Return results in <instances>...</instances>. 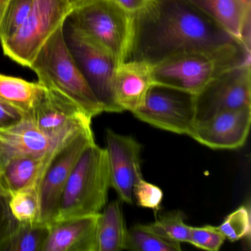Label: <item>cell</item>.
I'll return each mask as SVG.
<instances>
[{"label":"cell","instance_id":"obj_1","mask_svg":"<svg viewBox=\"0 0 251 251\" xmlns=\"http://www.w3.org/2000/svg\"><path fill=\"white\" fill-rule=\"evenodd\" d=\"M185 54H202L242 65L251 51L185 0H148L131 14L130 42L125 61L151 66Z\"/></svg>","mask_w":251,"mask_h":251},{"label":"cell","instance_id":"obj_2","mask_svg":"<svg viewBox=\"0 0 251 251\" xmlns=\"http://www.w3.org/2000/svg\"><path fill=\"white\" fill-rule=\"evenodd\" d=\"M64 24L45 41L28 68L48 89L61 92L75 102L89 118L104 112L72 55L64 36Z\"/></svg>","mask_w":251,"mask_h":251},{"label":"cell","instance_id":"obj_3","mask_svg":"<svg viewBox=\"0 0 251 251\" xmlns=\"http://www.w3.org/2000/svg\"><path fill=\"white\" fill-rule=\"evenodd\" d=\"M110 187L106 149L93 142L82 153L69 177L54 221L100 214L106 205Z\"/></svg>","mask_w":251,"mask_h":251},{"label":"cell","instance_id":"obj_4","mask_svg":"<svg viewBox=\"0 0 251 251\" xmlns=\"http://www.w3.org/2000/svg\"><path fill=\"white\" fill-rule=\"evenodd\" d=\"M67 23L95 39L122 64L126 60L131 14L113 0H86L72 10Z\"/></svg>","mask_w":251,"mask_h":251},{"label":"cell","instance_id":"obj_5","mask_svg":"<svg viewBox=\"0 0 251 251\" xmlns=\"http://www.w3.org/2000/svg\"><path fill=\"white\" fill-rule=\"evenodd\" d=\"M68 25L64 30L66 42L89 87L102 105L104 111L123 112L116 102L114 80L120 65L114 56L95 39Z\"/></svg>","mask_w":251,"mask_h":251},{"label":"cell","instance_id":"obj_6","mask_svg":"<svg viewBox=\"0 0 251 251\" xmlns=\"http://www.w3.org/2000/svg\"><path fill=\"white\" fill-rule=\"evenodd\" d=\"M93 142V131L89 126L66 138L58 147L39 180L38 222L50 225L55 220L69 177L82 153Z\"/></svg>","mask_w":251,"mask_h":251},{"label":"cell","instance_id":"obj_7","mask_svg":"<svg viewBox=\"0 0 251 251\" xmlns=\"http://www.w3.org/2000/svg\"><path fill=\"white\" fill-rule=\"evenodd\" d=\"M67 0H35L17 33L1 44L4 54L14 62L29 67L45 41L65 23L72 11Z\"/></svg>","mask_w":251,"mask_h":251},{"label":"cell","instance_id":"obj_8","mask_svg":"<svg viewBox=\"0 0 251 251\" xmlns=\"http://www.w3.org/2000/svg\"><path fill=\"white\" fill-rule=\"evenodd\" d=\"M133 115L157 128L189 136L195 123V95L176 88L153 84Z\"/></svg>","mask_w":251,"mask_h":251},{"label":"cell","instance_id":"obj_9","mask_svg":"<svg viewBox=\"0 0 251 251\" xmlns=\"http://www.w3.org/2000/svg\"><path fill=\"white\" fill-rule=\"evenodd\" d=\"M243 108H251V62L225 70L195 95L196 122Z\"/></svg>","mask_w":251,"mask_h":251},{"label":"cell","instance_id":"obj_10","mask_svg":"<svg viewBox=\"0 0 251 251\" xmlns=\"http://www.w3.org/2000/svg\"><path fill=\"white\" fill-rule=\"evenodd\" d=\"M236 66L202 54H185L152 66V81L196 95L211 79Z\"/></svg>","mask_w":251,"mask_h":251},{"label":"cell","instance_id":"obj_11","mask_svg":"<svg viewBox=\"0 0 251 251\" xmlns=\"http://www.w3.org/2000/svg\"><path fill=\"white\" fill-rule=\"evenodd\" d=\"M30 114L36 127L52 139L92 126V119L73 100L44 86Z\"/></svg>","mask_w":251,"mask_h":251},{"label":"cell","instance_id":"obj_12","mask_svg":"<svg viewBox=\"0 0 251 251\" xmlns=\"http://www.w3.org/2000/svg\"><path fill=\"white\" fill-rule=\"evenodd\" d=\"M105 149L108 155L111 186L123 202L133 204V188L142 177L140 144L132 136L106 130Z\"/></svg>","mask_w":251,"mask_h":251},{"label":"cell","instance_id":"obj_13","mask_svg":"<svg viewBox=\"0 0 251 251\" xmlns=\"http://www.w3.org/2000/svg\"><path fill=\"white\" fill-rule=\"evenodd\" d=\"M251 124V108L225 111L196 122L189 136L211 149H238L246 142Z\"/></svg>","mask_w":251,"mask_h":251},{"label":"cell","instance_id":"obj_14","mask_svg":"<svg viewBox=\"0 0 251 251\" xmlns=\"http://www.w3.org/2000/svg\"><path fill=\"white\" fill-rule=\"evenodd\" d=\"M73 132L58 139H50L36 127L29 113L20 123L0 128V170L14 158L46 153L61 139Z\"/></svg>","mask_w":251,"mask_h":251},{"label":"cell","instance_id":"obj_15","mask_svg":"<svg viewBox=\"0 0 251 251\" xmlns=\"http://www.w3.org/2000/svg\"><path fill=\"white\" fill-rule=\"evenodd\" d=\"M99 214L52 222L43 251H98Z\"/></svg>","mask_w":251,"mask_h":251},{"label":"cell","instance_id":"obj_16","mask_svg":"<svg viewBox=\"0 0 251 251\" xmlns=\"http://www.w3.org/2000/svg\"><path fill=\"white\" fill-rule=\"evenodd\" d=\"M152 84V66L143 61H124L114 76L116 102L122 111L133 112L142 106Z\"/></svg>","mask_w":251,"mask_h":251},{"label":"cell","instance_id":"obj_17","mask_svg":"<svg viewBox=\"0 0 251 251\" xmlns=\"http://www.w3.org/2000/svg\"><path fill=\"white\" fill-rule=\"evenodd\" d=\"M75 132L61 139L46 153L25 155L8 161L0 170V183L4 189L12 195L30 186H39L42 170L48 165L50 160L64 139Z\"/></svg>","mask_w":251,"mask_h":251},{"label":"cell","instance_id":"obj_18","mask_svg":"<svg viewBox=\"0 0 251 251\" xmlns=\"http://www.w3.org/2000/svg\"><path fill=\"white\" fill-rule=\"evenodd\" d=\"M185 1L239 39L242 23L245 17L251 13V0Z\"/></svg>","mask_w":251,"mask_h":251},{"label":"cell","instance_id":"obj_19","mask_svg":"<svg viewBox=\"0 0 251 251\" xmlns=\"http://www.w3.org/2000/svg\"><path fill=\"white\" fill-rule=\"evenodd\" d=\"M121 202L120 199L111 201L100 213L97 228L98 251L126 250L127 228Z\"/></svg>","mask_w":251,"mask_h":251},{"label":"cell","instance_id":"obj_20","mask_svg":"<svg viewBox=\"0 0 251 251\" xmlns=\"http://www.w3.org/2000/svg\"><path fill=\"white\" fill-rule=\"evenodd\" d=\"M49 232L48 223L20 222L15 230L0 244V251H43Z\"/></svg>","mask_w":251,"mask_h":251},{"label":"cell","instance_id":"obj_21","mask_svg":"<svg viewBox=\"0 0 251 251\" xmlns=\"http://www.w3.org/2000/svg\"><path fill=\"white\" fill-rule=\"evenodd\" d=\"M43 86L39 82L0 74V98L29 114Z\"/></svg>","mask_w":251,"mask_h":251},{"label":"cell","instance_id":"obj_22","mask_svg":"<svg viewBox=\"0 0 251 251\" xmlns=\"http://www.w3.org/2000/svg\"><path fill=\"white\" fill-rule=\"evenodd\" d=\"M126 250L134 251H180V242L169 240L147 228L145 225L136 224L127 229Z\"/></svg>","mask_w":251,"mask_h":251},{"label":"cell","instance_id":"obj_23","mask_svg":"<svg viewBox=\"0 0 251 251\" xmlns=\"http://www.w3.org/2000/svg\"><path fill=\"white\" fill-rule=\"evenodd\" d=\"M185 215L180 211L166 213L154 223L145 225L147 228L161 237L177 242H188L191 226L184 223Z\"/></svg>","mask_w":251,"mask_h":251},{"label":"cell","instance_id":"obj_24","mask_svg":"<svg viewBox=\"0 0 251 251\" xmlns=\"http://www.w3.org/2000/svg\"><path fill=\"white\" fill-rule=\"evenodd\" d=\"M35 0H8L0 19V44L11 39L21 27Z\"/></svg>","mask_w":251,"mask_h":251},{"label":"cell","instance_id":"obj_25","mask_svg":"<svg viewBox=\"0 0 251 251\" xmlns=\"http://www.w3.org/2000/svg\"><path fill=\"white\" fill-rule=\"evenodd\" d=\"M10 209L14 218L20 222H38L39 214V192L33 186L11 195Z\"/></svg>","mask_w":251,"mask_h":251},{"label":"cell","instance_id":"obj_26","mask_svg":"<svg viewBox=\"0 0 251 251\" xmlns=\"http://www.w3.org/2000/svg\"><path fill=\"white\" fill-rule=\"evenodd\" d=\"M219 230L226 239L236 242L251 235V213L250 207L246 205L235 210L229 214L223 223L218 226Z\"/></svg>","mask_w":251,"mask_h":251},{"label":"cell","instance_id":"obj_27","mask_svg":"<svg viewBox=\"0 0 251 251\" xmlns=\"http://www.w3.org/2000/svg\"><path fill=\"white\" fill-rule=\"evenodd\" d=\"M224 235L218 227L212 226L190 227L189 243L201 249L217 251L226 240Z\"/></svg>","mask_w":251,"mask_h":251},{"label":"cell","instance_id":"obj_28","mask_svg":"<svg viewBox=\"0 0 251 251\" xmlns=\"http://www.w3.org/2000/svg\"><path fill=\"white\" fill-rule=\"evenodd\" d=\"M133 198L139 206L151 208L157 212L160 209L164 194L158 186L142 178L135 184Z\"/></svg>","mask_w":251,"mask_h":251},{"label":"cell","instance_id":"obj_29","mask_svg":"<svg viewBox=\"0 0 251 251\" xmlns=\"http://www.w3.org/2000/svg\"><path fill=\"white\" fill-rule=\"evenodd\" d=\"M11 195L0 183V244L2 243L18 226L17 221L10 209Z\"/></svg>","mask_w":251,"mask_h":251},{"label":"cell","instance_id":"obj_30","mask_svg":"<svg viewBox=\"0 0 251 251\" xmlns=\"http://www.w3.org/2000/svg\"><path fill=\"white\" fill-rule=\"evenodd\" d=\"M27 114L23 110L0 98V128L20 123Z\"/></svg>","mask_w":251,"mask_h":251},{"label":"cell","instance_id":"obj_31","mask_svg":"<svg viewBox=\"0 0 251 251\" xmlns=\"http://www.w3.org/2000/svg\"><path fill=\"white\" fill-rule=\"evenodd\" d=\"M113 1L130 14H133L140 11L148 2V0H113Z\"/></svg>","mask_w":251,"mask_h":251},{"label":"cell","instance_id":"obj_32","mask_svg":"<svg viewBox=\"0 0 251 251\" xmlns=\"http://www.w3.org/2000/svg\"><path fill=\"white\" fill-rule=\"evenodd\" d=\"M67 2H68L69 5L71 7L72 9L75 8L77 5H80V4L83 3V2L86 1V0H67Z\"/></svg>","mask_w":251,"mask_h":251},{"label":"cell","instance_id":"obj_33","mask_svg":"<svg viewBox=\"0 0 251 251\" xmlns=\"http://www.w3.org/2000/svg\"><path fill=\"white\" fill-rule=\"evenodd\" d=\"M7 1L8 0H0V19H1V16H2V12H3L4 8H5Z\"/></svg>","mask_w":251,"mask_h":251}]
</instances>
